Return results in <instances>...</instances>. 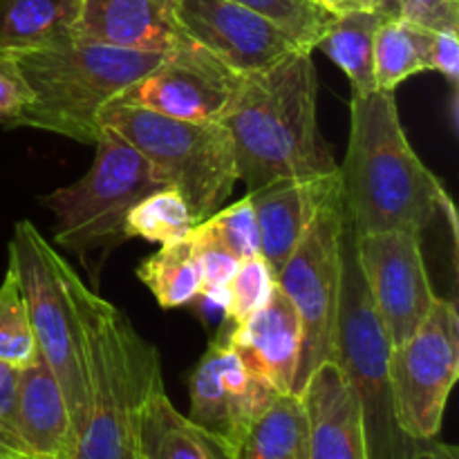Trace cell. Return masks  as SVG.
I'll return each mask as SVG.
<instances>
[{"label":"cell","mask_w":459,"mask_h":459,"mask_svg":"<svg viewBox=\"0 0 459 459\" xmlns=\"http://www.w3.org/2000/svg\"><path fill=\"white\" fill-rule=\"evenodd\" d=\"M88 403L70 459H139V421L164 390L160 352L121 309L74 282Z\"/></svg>","instance_id":"3957f363"},{"label":"cell","mask_w":459,"mask_h":459,"mask_svg":"<svg viewBox=\"0 0 459 459\" xmlns=\"http://www.w3.org/2000/svg\"><path fill=\"white\" fill-rule=\"evenodd\" d=\"M34 92L27 85L21 67L12 54L0 49V126L16 128L18 119L30 108Z\"/></svg>","instance_id":"d6a6232c"},{"label":"cell","mask_w":459,"mask_h":459,"mask_svg":"<svg viewBox=\"0 0 459 459\" xmlns=\"http://www.w3.org/2000/svg\"><path fill=\"white\" fill-rule=\"evenodd\" d=\"M9 264L25 296L39 354L61 385L76 435L88 403L81 323L74 300V282L79 276L30 220H21L13 229Z\"/></svg>","instance_id":"52a82bcc"},{"label":"cell","mask_w":459,"mask_h":459,"mask_svg":"<svg viewBox=\"0 0 459 459\" xmlns=\"http://www.w3.org/2000/svg\"><path fill=\"white\" fill-rule=\"evenodd\" d=\"M222 336L247 370L267 381L276 393L294 394L303 350V327L299 312L278 285L264 307L240 325L229 327Z\"/></svg>","instance_id":"2e32d148"},{"label":"cell","mask_w":459,"mask_h":459,"mask_svg":"<svg viewBox=\"0 0 459 459\" xmlns=\"http://www.w3.org/2000/svg\"><path fill=\"white\" fill-rule=\"evenodd\" d=\"M388 375L403 433L415 442L437 437L459 377V314L453 300L435 296L415 334L390 352Z\"/></svg>","instance_id":"30bf717a"},{"label":"cell","mask_w":459,"mask_h":459,"mask_svg":"<svg viewBox=\"0 0 459 459\" xmlns=\"http://www.w3.org/2000/svg\"><path fill=\"white\" fill-rule=\"evenodd\" d=\"M83 0H0V49L48 48L76 34Z\"/></svg>","instance_id":"44dd1931"},{"label":"cell","mask_w":459,"mask_h":459,"mask_svg":"<svg viewBox=\"0 0 459 459\" xmlns=\"http://www.w3.org/2000/svg\"><path fill=\"white\" fill-rule=\"evenodd\" d=\"M357 255L372 305L390 336L402 345L415 334L435 300L421 251V233L375 231L357 236Z\"/></svg>","instance_id":"8fae6325"},{"label":"cell","mask_w":459,"mask_h":459,"mask_svg":"<svg viewBox=\"0 0 459 459\" xmlns=\"http://www.w3.org/2000/svg\"><path fill=\"white\" fill-rule=\"evenodd\" d=\"M312 3H316V4H323V0H312Z\"/></svg>","instance_id":"f35d334b"},{"label":"cell","mask_w":459,"mask_h":459,"mask_svg":"<svg viewBox=\"0 0 459 459\" xmlns=\"http://www.w3.org/2000/svg\"><path fill=\"white\" fill-rule=\"evenodd\" d=\"M411 459H459V451L453 444L424 439V442H417Z\"/></svg>","instance_id":"d590c367"},{"label":"cell","mask_w":459,"mask_h":459,"mask_svg":"<svg viewBox=\"0 0 459 459\" xmlns=\"http://www.w3.org/2000/svg\"><path fill=\"white\" fill-rule=\"evenodd\" d=\"M188 393V420L218 439L233 457L255 417L278 394L267 381L247 370L222 334L197 361Z\"/></svg>","instance_id":"4fadbf2b"},{"label":"cell","mask_w":459,"mask_h":459,"mask_svg":"<svg viewBox=\"0 0 459 459\" xmlns=\"http://www.w3.org/2000/svg\"><path fill=\"white\" fill-rule=\"evenodd\" d=\"M393 343L372 305L357 255V236L345 220L341 236V294L336 312L334 354L361 406L368 459H411L417 442L394 415L388 361Z\"/></svg>","instance_id":"5b68a950"},{"label":"cell","mask_w":459,"mask_h":459,"mask_svg":"<svg viewBox=\"0 0 459 459\" xmlns=\"http://www.w3.org/2000/svg\"><path fill=\"white\" fill-rule=\"evenodd\" d=\"M178 27L240 76L305 49L276 22L231 0H179Z\"/></svg>","instance_id":"5bb4252c"},{"label":"cell","mask_w":459,"mask_h":459,"mask_svg":"<svg viewBox=\"0 0 459 459\" xmlns=\"http://www.w3.org/2000/svg\"><path fill=\"white\" fill-rule=\"evenodd\" d=\"M137 448L139 459H233L218 439L182 415L164 390L143 408Z\"/></svg>","instance_id":"ffe728a7"},{"label":"cell","mask_w":459,"mask_h":459,"mask_svg":"<svg viewBox=\"0 0 459 459\" xmlns=\"http://www.w3.org/2000/svg\"><path fill=\"white\" fill-rule=\"evenodd\" d=\"M260 16L269 18L287 31L300 48L314 52L330 27L334 13L312 0H231Z\"/></svg>","instance_id":"f1b7e54d"},{"label":"cell","mask_w":459,"mask_h":459,"mask_svg":"<svg viewBox=\"0 0 459 459\" xmlns=\"http://www.w3.org/2000/svg\"><path fill=\"white\" fill-rule=\"evenodd\" d=\"M233 459H309V420L303 397L278 393L249 426Z\"/></svg>","instance_id":"7402d4cb"},{"label":"cell","mask_w":459,"mask_h":459,"mask_svg":"<svg viewBox=\"0 0 459 459\" xmlns=\"http://www.w3.org/2000/svg\"><path fill=\"white\" fill-rule=\"evenodd\" d=\"M384 18L381 12L334 13L316 45V49L325 52V56L345 72L354 92L359 94L377 90L375 36Z\"/></svg>","instance_id":"603a6c76"},{"label":"cell","mask_w":459,"mask_h":459,"mask_svg":"<svg viewBox=\"0 0 459 459\" xmlns=\"http://www.w3.org/2000/svg\"><path fill=\"white\" fill-rule=\"evenodd\" d=\"M430 70L446 76L451 85H457L459 36L455 31H433V39H430Z\"/></svg>","instance_id":"e575fe53"},{"label":"cell","mask_w":459,"mask_h":459,"mask_svg":"<svg viewBox=\"0 0 459 459\" xmlns=\"http://www.w3.org/2000/svg\"><path fill=\"white\" fill-rule=\"evenodd\" d=\"M193 231L197 236H204L209 240L218 242L229 254L236 255L238 260L260 254L258 224H255L249 195H245L236 204L227 206V209H218L213 215L195 224Z\"/></svg>","instance_id":"f546056e"},{"label":"cell","mask_w":459,"mask_h":459,"mask_svg":"<svg viewBox=\"0 0 459 459\" xmlns=\"http://www.w3.org/2000/svg\"><path fill=\"white\" fill-rule=\"evenodd\" d=\"M339 173L354 236L393 229L424 233L451 204L442 182L412 151L397 97L388 90L350 99V139Z\"/></svg>","instance_id":"7a4b0ae2"},{"label":"cell","mask_w":459,"mask_h":459,"mask_svg":"<svg viewBox=\"0 0 459 459\" xmlns=\"http://www.w3.org/2000/svg\"><path fill=\"white\" fill-rule=\"evenodd\" d=\"M385 0H323V7L332 13L343 12H381Z\"/></svg>","instance_id":"8d00e7d4"},{"label":"cell","mask_w":459,"mask_h":459,"mask_svg":"<svg viewBox=\"0 0 459 459\" xmlns=\"http://www.w3.org/2000/svg\"><path fill=\"white\" fill-rule=\"evenodd\" d=\"M21 368L0 361V448L22 453L16 433V403Z\"/></svg>","instance_id":"836d02e7"},{"label":"cell","mask_w":459,"mask_h":459,"mask_svg":"<svg viewBox=\"0 0 459 459\" xmlns=\"http://www.w3.org/2000/svg\"><path fill=\"white\" fill-rule=\"evenodd\" d=\"M179 0H83L76 36L126 49L166 52L178 39Z\"/></svg>","instance_id":"ac0fdd59"},{"label":"cell","mask_w":459,"mask_h":459,"mask_svg":"<svg viewBox=\"0 0 459 459\" xmlns=\"http://www.w3.org/2000/svg\"><path fill=\"white\" fill-rule=\"evenodd\" d=\"M345 209L341 191L318 211L294 254L276 276V285L299 312L303 327L294 394L303 393L309 377L334 354L336 312L341 294V236Z\"/></svg>","instance_id":"9c48e42d"},{"label":"cell","mask_w":459,"mask_h":459,"mask_svg":"<svg viewBox=\"0 0 459 459\" xmlns=\"http://www.w3.org/2000/svg\"><path fill=\"white\" fill-rule=\"evenodd\" d=\"M94 148V164L83 178L43 197L56 218L54 240L76 255L128 240L124 229L128 211L148 193L166 186L151 161L115 130L103 126Z\"/></svg>","instance_id":"ba28073f"},{"label":"cell","mask_w":459,"mask_h":459,"mask_svg":"<svg viewBox=\"0 0 459 459\" xmlns=\"http://www.w3.org/2000/svg\"><path fill=\"white\" fill-rule=\"evenodd\" d=\"M300 397L309 420V459H368L361 406L334 361L312 372Z\"/></svg>","instance_id":"e0dca14e"},{"label":"cell","mask_w":459,"mask_h":459,"mask_svg":"<svg viewBox=\"0 0 459 459\" xmlns=\"http://www.w3.org/2000/svg\"><path fill=\"white\" fill-rule=\"evenodd\" d=\"M276 291V273L263 255H251L238 263L236 273L224 290L222 312L231 327L240 325L269 303Z\"/></svg>","instance_id":"83f0119b"},{"label":"cell","mask_w":459,"mask_h":459,"mask_svg":"<svg viewBox=\"0 0 459 459\" xmlns=\"http://www.w3.org/2000/svg\"><path fill=\"white\" fill-rule=\"evenodd\" d=\"M339 191L341 173L312 179H278L247 193L258 224L260 255L276 276L318 211Z\"/></svg>","instance_id":"9a60e30c"},{"label":"cell","mask_w":459,"mask_h":459,"mask_svg":"<svg viewBox=\"0 0 459 459\" xmlns=\"http://www.w3.org/2000/svg\"><path fill=\"white\" fill-rule=\"evenodd\" d=\"M430 39L433 30L385 16L375 36L377 90L394 92L411 76L430 72Z\"/></svg>","instance_id":"cb8c5ba5"},{"label":"cell","mask_w":459,"mask_h":459,"mask_svg":"<svg viewBox=\"0 0 459 459\" xmlns=\"http://www.w3.org/2000/svg\"><path fill=\"white\" fill-rule=\"evenodd\" d=\"M3 453H12V451H3V448H0V455H3Z\"/></svg>","instance_id":"ab89813d"},{"label":"cell","mask_w":459,"mask_h":459,"mask_svg":"<svg viewBox=\"0 0 459 459\" xmlns=\"http://www.w3.org/2000/svg\"><path fill=\"white\" fill-rule=\"evenodd\" d=\"M381 13L426 30L459 34V0H385Z\"/></svg>","instance_id":"1f68e13d"},{"label":"cell","mask_w":459,"mask_h":459,"mask_svg":"<svg viewBox=\"0 0 459 459\" xmlns=\"http://www.w3.org/2000/svg\"><path fill=\"white\" fill-rule=\"evenodd\" d=\"M137 276L164 309L184 307L202 296L200 269L188 233L179 240L164 242L160 251L148 255L139 264Z\"/></svg>","instance_id":"d4e9b609"},{"label":"cell","mask_w":459,"mask_h":459,"mask_svg":"<svg viewBox=\"0 0 459 459\" xmlns=\"http://www.w3.org/2000/svg\"><path fill=\"white\" fill-rule=\"evenodd\" d=\"M166 52L115 48L83 36L12 54L34 92L16 128H34L94 146L103 112L161 63Z\"/></svg>","instance_id":"277c9868"},{"label":"cell","mask_w":459,"mask_h":459,"mask_svg":"<svg viewBox=\"0 0 459 459\" xmlns=\"http://www.w3.org/2000/svg\"><path fill=\"white\" fill-rule=\"evenodd\" d=\"M0 459H34V457L25 455V453H3Z\"/></svg>","instance_id":"74e56055"},{"label":"cell","mask_w":459,"mask_h":459,"mask_svg":"<svg viewBox=\"0 0 459 459\" xmlns=\"http://www.w3.org/2000/svg\"><path fill=\"white\" fill-rule=\"evenodd\" d=\"M197 224L191 206L173 186L148 193L126 215V238H143L148 242L179 240Z\"/></svg>","instance_id":"484cf974"},{"label":"cell","mask_w":459,"mask_h":459,"mask_svg":"<svg viewBox=\"0 0 459 459\" xmlns=\"http://www.w3.org/2000/svg\"><path fill=\"white\" fill-rule=\"evenodd\" d=\"M101 121L151 161L166 186L182 193L197 224L222 209L240 179L222 121H184L124 101L108 106Z\"/></svg>","instance_id":"8992f818"},{"label":"cell","mask_w":459,"mask_h":459,"mask_svg":"<svg viewBox=\"0 0 459 459\" xmlns=\"http://www.w3.org/2000/svg\"><path fill=\"white\" fill-rule=\"evenodd\" d=\"M188 238L193 240V249H195L197 269H200L202 278V296H206V299L222 307L224 290H227L229 281L236 273L240 260L233 254H229L218 242L209 240L204 236H197L193 229L188 231Z\"/></svg>","instance_id":"4dcf8cb0"},{"label":"cell","mask_w":459,"mask_h":459,"mask_svg":"<svg viewBox=\"0 0 459 459\" xmlns=\"http://www.w3.org/2000/svg\"><path fill=\"white\" fill-rule=\"evenodd\" d=\"M16 433L25 455L34 459H70L74 426L56 377L45 359L21 368L16 403Z\"/></svg>","instance_id":"d6986e66"},{"label":"cell","mask_w":459,"mask_h":459,"mask_svg":"<svg viewBox=\"0 0 459 459\" xmlns=\"http://www.w3.org/2000/svg\"><path fill=\"white\" fill-rule=\"evenodd\" d=\"M222 124L233 139L247 193L278 179L339 173L318 128V74L309 49L242 76Z\"/></svg>","instance_id":"6da1fadb"},{"label":"cell","mask_w":459,"mask_h":459,"mask_svg":"<svg viewBox=\"0 0 459 459\" xmlns=\"http://www.w3.org/2000/svg\"><path fill=\"white\" fill-rule=\"evenodd\" d=\"M242 76L182 31L160 65L119 101L184 121H222Z\"/></svg>","instance_id":"7c38bea8"},{"label":"cell","mask_w":459,"mask_h":459,"mask_svg":"<svg viewBox=\"0 0 459 459\" xmlns=\"http://www.w3.org/2000/svg\"><path fill=\"white\" fill-rule=\"evenodd\" d=\"M39 359L34 330L16 272L9 264L0 285V361L27 368Z\"/></svg>","instance_id":"4316f807"}]
</instances>
